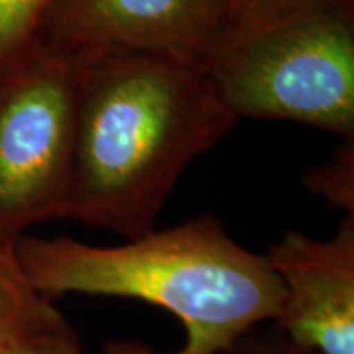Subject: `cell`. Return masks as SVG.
Returning a JSON list of instances; mask_svg holds the SVG:
<instances>
[{"instance_id":"1","label":"cell","mask_w":354,"mask_h":354,"mask_svg":"<svg viewBox=\"0 0 354 354\" xmlns=\"http://www.w3.org/2000/svg\"><path fill=\"white\" fill-rule=\"evenodd\" d=\"M239 122L195 65L148 55L87 64L65 218L128 241L150 234L185 167Z\"/></svg>"},{"instance_id":"2","label":"cell","mask_w":354,"mask_h":354,"mask_svg":"<svg viewBox=\"0 0 354 354\" xmlns=\"http://www.w3.org/2000/svg\"><path fill=\"white\" fill-rule=\"evenodd\" d=\"M14 256L30 288L46 299L65 293L140 299L183 323L185 342L174 353L111 341L104 354H221L250 329L272 323L283 297L264 254L230 239L213 215L118 246L26 234Z\"/></svg>"},{"instance_id":"3","label":"cell","mask_w":354,"mask_h":354,"mask_svg":"<svg viewBox=\"0 0 354 354\" xmlns=\"http://www.w3.org/2000/svg\"><path fill=\"white\" fill-rule=\"evenodd\" d=\"M195 67L239 120H286L354 138L348 0H250L225 16Z\"/></svg>"},{"instance_id":"4","label":"cell","mask_w":354,"mask_h":354,"mask_svg":"<svg viewBox=\"0 0 354 354\" xmlns=\"http://www.w3.org/2000/svg\"><path fill=\"white\" fill-rule=\"evenodd\" d=\"M83 67L36 39L0 71V244L67 216Z\"/></svg>"},{"instance_id":"5","label":"cell","mask_w":354,"mask_h":354,"mask_svg":"<svg viewBox=\"0 0 354 354\" xmlns=\"http://www.w3.org/2000/svg\"><path fill=\"white\" fill-rule=\"evenodd\" d=\"M223 20L218 0H53L38 38L83 65L114 55L197 65Z\"/></svg>"},{"instance_id":"6","label":"cell","mask_w":354,"mask_h":354,"mask_svg":"<svg viewBox=\"0 0 354 354\" xmlns=\"http://www.w3.org/2000/svg\"><path fill=\"white\" fill-rule=\"evenodd\" d=\"M264 256L283 290L272 323L315 354H354V215L327 241L290 230Z\"/></svg>"},{"instance_id":"7","label":"cell","mask_w":354,"mask_h":354,"mask_svg":"<svg viewBox=\"0 0 354 354\" xmlns=\"http://www.w3.org/2000/svg\"><path fill=\"white\" fill-rule=\"evenodd\" d=\"M39 301L41 295L30 288L14 248L0 244V354L26 329Z\"/></svg>"},{"instance_id":"8","label":"cell","mask_w":354,"mask_h":354,"mask_svg":"<svg viewBox=\"0 0 354 354\" xmlns=\"http://www.w3.org/2000/svg\"><path fill=\"white\" fill-rule=\"evenodd\" d=\"M2 354H83V346L62 311L41 297L36 315Z\"/></svg>"},{"instance_id":"9","label":"cell","mask_w":354,"mask_h":354,"mask_svg":"<svg viewBox=\"0 0 354 354\" xmlns=\"http://www.w3.org/2000/svg\"><path fill=\"white\" fill-rule=\"evenodd\" d=\"M53 0H0V71L39 36Z\"/></svg>"},{"instance_id":"10","label":"cell","mask_w":354,"mask_h":354,"mask_svg":"<svg viewBox=\"0 0 354 354\" xmlns=\"http://www.w3.org/2000/svg\"><path fill=\"white\" fill-rule=\"evenodd\" d=\"M305 185L323 195L330 205L354 215V138L344 140L329 164L317 167L305 177Z\"/></svg>"},{"instance_id":"11","label":"cell","mask_w":354,"mask_h":354,"mask_svg":"<svg viewBox=\"0 0 354 354\" xmlns=\"http://www.w3.org/2000/svg\"><path fill=\"white\" fill-rule=\"evenodd\" d=\"M258 325L221 354H315L304 346L291 342L281 330L272 323V327Z\"/></svg>"},{"instance_id":"12","label":"cell","mask_w":354,"mask_h":354,"mask_svg":"<svg viewBox=\"0 0 354 354\" xmlns=\"http://www.w3.org/2000/svg\"><path fill=\"white\" fill-rule=\"evenodd\" d=\"M218 2H221V6L225 8V16H227L228 12L236 10L239 6L246 4V2H250V0H218Z\"/></svg>"}]
</instances>
